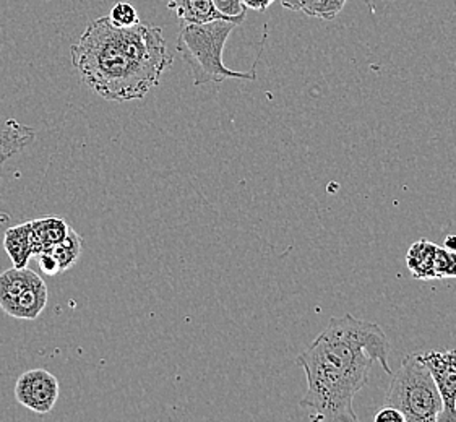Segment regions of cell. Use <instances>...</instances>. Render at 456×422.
I'll list each match as a JSON object with an SVG mask.
<instances>
[{
  "mask_svg": "<svg viewBox=\"0 0 456 422\" xmlns=\"http://www.w3.org/2000/svg\"><path fill=\"white\" fill-rule=\"evenodd\" d=\"M390 341L380 325L353 315L331 317L327 329L297 356L307 377L299 408L312 421L356 422L354 398L367 385L375 361L388 376Z\"/></svg>",
  "mask_w": 456,
  "mask_h": 422,
  "instance_id": "1",
  "label": "cell"
},
{
  "mask_svg": "<svg viewBox=\"0 0 456 422\" xmlns=\"http://www.w3.org/2000/svg\"><path fill=\"white\" fill-rule=\"evenodd\" d=\"M70 57L83 83L116 102L145 98L174 62L161 28L142 21L116 28L108 17L93 20L70 46Z\"/></svg>",
  "mask_w": 456,
  "mask_h": 422,
  "instance_id": "2",
  "label": "cell"
},
{
  "mask_svg": "<svg viewBox=\"0 0 456 422\" xmlns=\"http://www.w3.org/2000/svg\"><path fill=\"white\" fill-rule=\"evenodd\" d=\"M238 23L228 20H215L207 23H183L175 49L183 55V62L189 65L193 85L201 86L208 83H223L229 78L236 80H256V64L250 72H234L223 62V51L231 33Z\"/></svg>",
  "mask_w": 456,
  "mask_h": 422,
  "instance_id": "3",
  "label": "cell"
},
{
  "mask_svg": "<svg viewBox=\"0 0 456 422\" xmlns=\"http://www.w3.org/2000/svg\"><path fill=\"white\" fill-rule=\"evenodd\" d=\"M385 404L400 410L404 422H437L444 403L420 354L403 358L398 372L393 374Z\"/></svg>",
  "mask_w": 456,
  "mask_h": 422,
  "instance_id": "4",
  "label": "cell"
},
{
  "mask_svg": "<svg viewBox=\"0 0 456 422\" xmlns=\"http://www.w3.org/2000/svg\"><path fill=\"white\" fill-rule=\"evenodd\" d=\"M61 395V385L54 374L46 369H33L20 376L15 385V398L21 406L37 414L54 410Z\"/></svg>",
  "mask_w": 456,
  "mask_h": 422,
  "instance_id": "5",
  "label": "cell"
},
{
  "mask_svg": "<svg viewBox=\"0 0 456 422\" xmlns=\"http://www.w3.org/2000/svg\"><path fill=\"white\" fill-rule=\"evenodd\" d=\"M426 368L429 369L442 396L444 410L437 422H456V349L429 351L420 354Z\"/></svg>",
  "mask_w": 456,
  "mask_h": 422,
  "instance_id": "6",
  "label": "cell"
},
{
  "mask_svg": "<svg viewBox=\"0 0 456 422\" xmlns=\"http://www.w3.org/2000/svg\"><path fill=\"white\" fill-rule=\"evenodd\" d=\"M167 9L175 13L177 19L183 20V23H207L215 20H228L240 25L246 15L239 17H226L219 12L213 0H166Z\"/></svg>",
  "mask_w": 456,
  "mask_h": 422,
  "instance_id": "7",
  "label": "cell"
},
{
  "mask_svg": "<svg viewBox=\"0 0 456 422\" xmlns=\"http://www.w3.org/2000/svg\"><path fill=\"white\" fill-rule=\"evenodd\" d=\"M47 297L49 294H47L46 283L41 276L37 275L21 293L17 303L12 305L7 315L21 321H37L46 309Z\"/></svg>",
  "mask_w": 456,
  "mask_h": 422,
  "instance_id": "8",
  "label": "cell"
},
{
  "mask_svg": "<svg viewBox=\"0 0 456 422\" xmlns=\"http://www.w3.org/2000/svg\"><path fill=\"white\" fill-rule=\"evenodd\" d=\"M4 248L9 254L13 266L23 268L28 266L31 257H35V246H33V234H31V223H23L5 231L4 236Z\"/></svg>",
  "mask_w": 456,
  "mask_h": 422,
  "instance_id": "9",
  "label": "cell"
},
{
  "mask_svg": "<svg viewBox=\"0 0 456 422\" xmlns=\"http://www.w3.org/2000/svg\"><path fill=\"white\" fill-rule=\"evenodd\" d=\"M37 273L29 270L27 266L23 268H10L0 275V309L9 313L12 305L17 303L21 293L27 289L29 283L37 278Z\"/></svg>",
  "mask_w": 456,
  "mask_h": 422,
  "instance_id": "10",
  "label": "cell"
},
{
  "mask_svg": "<svg viewBox=\"0 0 456 422\" xmlns=\"http://www.w3.org/2000/svg\"><path fill=\"white\" fill-rule=\"evenodd\" d=\"M31 223V234H33V246H35V257L37 254L54 248L67 236L70 226L62 218L46 216Z\"/></svg>",
  "mask_w": 456,
  "mask_h": 422,
  "instance_id": "11",
  "label": "cell"
},
{
  "mask_svg": "<svg viewBox=\"0 0 456 422\" xmlns=\"http://www.w3.org/2000/svg\"><path fill=\"white\" fill-rule=\"evenodd\" d=\"M437 244L428 239H419L411 246L406 254V265L411 275L416 280H434V258H436Z\"/></svg>",
  "mask_w": 456,
  "mask_h": 422,
  "instance_id": "12",
  "label": "cell"
},
{
  "mask_svg": "<svg viewBox=\"0 0 456 422\" xmlns=\"http://www.w3.org/2000/svg\"><path fill=\"white\" fill-rule=\"evenodd\" d=\"M83 240L77 231L72 228L67 232L59 244H55L54 248H49V252L54 256L55 260L59 262L61 272L64 273L65 270H69L70 266L75 265L78 262V258L82 256Z\"/></svg>",
  "mask_w": 456,
  "mask_h": 422,
  "instance_id": "13",
  "label": "cell"
},
{
  "mask_svg": "<svg viewBox=\"0 0 456 422\" xmlns=\"http://www.w3.org/2000/svg\"><path fill=\"white\" fill-rule=\"evenodd\" d=\"M347 0H302L301 10L312 19L331 21L343 12Z\"/></svg>",
  "mask_w": 456,
  "mask_h": 422,
  "instance_id": "14",
  "label": "cell"
},
{
  "mask_svg": "<svg viewBox=\"0 0 456 422\" xmlns=\"http://www.w3.org/2000/svg\"><path fill=\"white\" fill-rule=\"evenodd\" d=\"M456 280V252H450L442 246L436 248L434 280Z\"/></svg>",
  "mask_w": 456,
  "mask_h": 422,
  "instance_id": "15",
  "label": "cell"
},
{
  "mask_svg": "<svg viewBox=\"0 0 456 422\" xmlns=\"http://www.w3.org/2000/svg\"><path fill=\"white\" fill-rule=\"evenodd\" d=\"M110 25H114L116 28H128L134 27L140 23V17H138V12L132 4L128 2H116L112 7H110Z\"/></svg>",
  "mask_w": 456,
  "mask_h": 422,
  "instance_id": "16",
  "label": "cell"
},
{
  "mask_svg": "<svg viewBox=\"0 0 456 422\" xmlns=\"http://www.w3.org/2000/svg\"><path fill=\"white\" fill-rule=\"evenodd\" d=\"M213 4L226 17L247 15V9L244 7L242 0H213Z\"/></svg>",
  "mask_w": 456,
  "mask_h": 422,
  "instance_id": "17",
  "label": "cell"
},
{
  "mask_svg": "<svg viewBox=\"0 0 456 422\" xmlns=\"http://www.w3.org/2000/svg\"><path fill=\"white\" fill-rule=\"evenodd\" d=\"M37 264H39V268H41V272L47 276H55L59 275V273H62L61 272V266H59V262L55 260L54 256L49 252V250H45V252H41V254H37Z\"/></svg>",
  "mask_w": 456,
  "mask_h": 422,
  "instance_id": "18",
  "label": "cell"
},
{
  "mask_svg": "<svg viewBox=\"0 0 456 422\" xmlns=\"http://www.w3.org/2000/svg\"><path fill=\"white\" fill-rule=\"evenodd\" d=\"M374 419L377 422L380 421H398L404 422V416H403L402 411L400 410H396L395 406H390V404H384L377 414L374 416Z\"/></svg>",
  "mask_w": 456,
  "mask_h": 422,
  "instance_id": "19",
  "label": "cell"
},
{
  "mask_svg": "<svg viewBox=\"0 0 456 422\" xmlns=\"http://www.w3.org/2000/svg\"><path fill=\"white\" fill-rule=\"evenodd\" d=\"M273 2L274 0H242L246 9L256 10V12H265Z\"/></svg>",
  "mask_w": 456,
  "mask_h": 422,
  "instance_id": "20",
  "label": "cell"
},
{
  "mask_svg": "<svg viewBox=\"0 0 456 422\" xmlns=\"http://www.w3.org/2000/svg\"><path fill=\"white\" fill-rule=\"evenodd\" d=\"M281 7L291 12H299L302 7V0H280Z\"/></svg>",
  "mask_w": 456,
  "mask_h": 422,
  "instance_id": "21",
  "label": "cell"
},
{
  "mask_svg": "<svg viewBox=\"0 0 456 422\" xmlns=\"http://www.w3.org/2000/svg\"><path fill=\"white\" fill-rule=\"evenodd\" d=\"M444 248L450 250V252H456V236L455 234H452V236H447L445 240H444Z\"/></svg>",
  "mask_w": 456,
  "mask_h": 422,
  "instance_id": "22",
  "label": "cell"
},
{
  "mask_svg": "<svg viewBox=\"0 0 456 422\" xmlns=\"http://www.w3.org/2000/svg\"><path fill=\"white\" fill-rule=\"evenodd\" d=\"M43 2H47V0H43Z\"/></svg>",
  "mask_w": 456,
  "mask_h": 422,
  "instance_id": "23",
  "label": "cell"
}]
</instances>
